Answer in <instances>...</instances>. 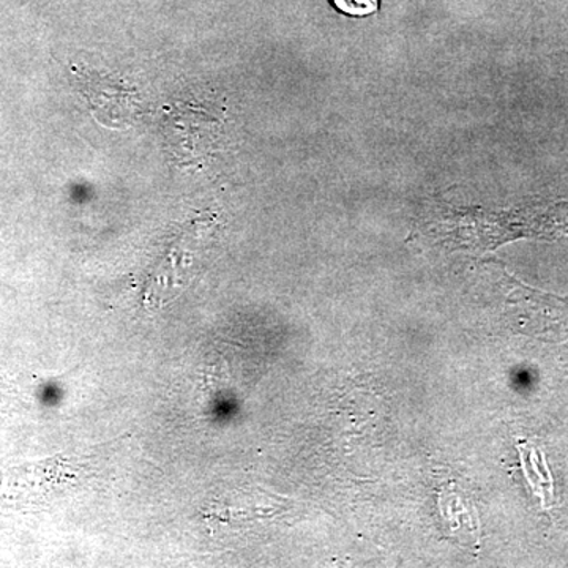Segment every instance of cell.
<instances>
[{"label": "cell", "mask_w": 568, "mask_h": 568, "mask_svg": "<svg viewBox=\"0 0 568 568\" xmlns=\"http://www.w3.org/2000/svg\"><path fill=\"white\" fill-rule=\"evenodd\" d=\"M339 13L346 17L365 18L379 10V0H331Z\"/></svg>", "instance_id": "6da1fadb"}]
</instances>
